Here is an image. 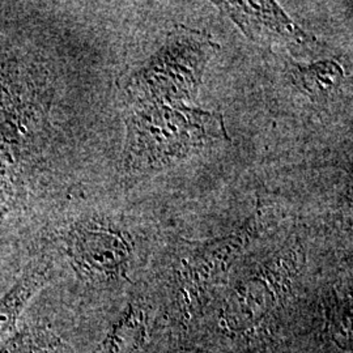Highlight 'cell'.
I'll use <instances>...</instances> for the list:
<instances>
[{
	"instance_id": "1",
	"label": "cell",
	"mask_w": 353,
	"mask_h": 353,
	"mask_svg": "<svg viewBox=\"0 0 353 353\" xmlns=\"http://www.w3.org/2000/svg\"><path fill=\"white\" fill-rule=\"evenodd\" d=\"M51 99L42 68L0 45V221L32 199L50 134Z\"/></svg>"
},
{
	"instance_id": "2",
	"label": "cell",
	"mask_w": 353,
	"mask_h": 353,
	"mask_svg": "<svg viewBox=\"0 0 353 353\" xmlns=\"http://www.w3.org/2000/svg\"><path fill=\"white\" fill-rule=\"evenodd\" d=\"M125 105L122 165L130 173L161 169L214 140L228 139L220 113L164 102L125 101Z\"/></svg>"
},
{
	"instance_id": "3",
	"label": "cell",
	"mask_w": 353,
	"mask_h": 353,
	"mask_svg": "<svg viewBox=\"0 0 353 353\" xmlns=\"http://www.w3.org/2000/svg\"><path fill=\"white\" fill-rule=\"evenodd\" d=\"M219 46L201 30L178 26L150 61L119 81L125 101L185 105L202 83L210 57Z\"/></svg>"
},
{
	"instance_id": "4",
	"label": "cell",
	"mask_w": 353,
	"mask_h": 353,
	"mask_svg": "<svg viewBox=\"0 0 353 353\" xmlns=\"http://www.w3.org/2000/svg\"><path fill=\"white\" fill-rule=\"evenodd\" d=\"M64 252L79 276L108 283L126 275L132 248L126 233L101 217H81L62 232Z\"/></svg>"
},
{
	"instance_id": "5",
	"label": "cell",
	"mask_w": 353,
	"mask_h": 353,
	"mask_svg": "<svg viewBox=\"0 0 353 353\" xmlns=\"http://www.w3.org/2000/svg\"><path fill=\"white\" fill-rule=\"evenodd\" d=\"M214 4L255 42L318 45L316 38L303 32L275 1H216Z\"/></svg>"
},
{
	"instance_id": "6",
	"label": "cell",
	"mask_w": 353,
	"mask_h": 353,
	"mask_svg": "<svg viewBox=\"0 0 353 353\" xmlns=\"http://www.w3.org/2000/svg\"><path fill=\"white\" fill-rule=\"evenodd\" d=\"M50 272V263L46 258L32 259L23 270L20 278L0 297V341L8 338L17 328L26 306L42 290Z\"/></svg>"
},
{
	"instance_id": "7",
	"label": "cell",
	"mask_w": 353,
	"mask_h": 353,
	"mask_svg": "<svg viewBox=\"0 0 353 353\" xmlns=\"http://www.w3.org/2000/svg\"><path fill=\"white\" fill-rule=\"evenodd\" d=\"M290 77L296 87L313 101H325L341 88L344 71L335 61L316 63H290Z\"/></svg>"
},
{
	"instance_id": "8",
	"label": "cell",
	"mask_w": 353,
	"mask_h": 353,
	"mask_svg": "<svg viewBox=\"0 0 353 353\" xmlns=\"http://www.w3.org/2000/svg\"><path fill=\"white\" fill-rule=\"evenodd\" d=\"M0 353H67L63 341L43 326H24L6 338Z\"/></svg>"
}]
</instances>
